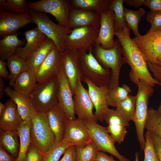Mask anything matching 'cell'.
Returning a JSON list of instances; mask_svg holds the SVG:
<instances>
[{
    "label": "cell",
    "instance_id": "48",
    "mask_svg": "<svg viewBox=\"0 0 161 161\" xmlns=\"http://www.w3.org/2000/svg\"><path fill=\"white\" fill-rule=\"evenodd\" d=\"M93 161H118L114 159L112 156H109L105 152L98 151Z\"/></svg>",
    "mask_w": 161,
    "mask_h": 161
},
{
    "label": "cell",
    "instance_id": "13",
    "mask_svg": "<svg viewBox=\"0 0 161 161\" xmlns=\"http://www.w3.org/2000/svg\"><path fill=\"white\" fill-rule=\"evenodd\" d=\"M133 39L147 62H158L161 56V30L140 35Z\"/></svg>",
    "mask_w": 161,
    "mask_h": 161
},
{
    "label": "cell",
    "instance_id": "27",
    "mask_svg": "<svg viewBox=\"0 0 161 161\" xmlns=\"http://www.w3.org/2000/svg\"><path fill=\"white\" fill-rule=\"evenodd\" d=\"M37 82L36 73L29 69L18 77L12 88L16 91L29 96Z\"/></svg>",
    "mask_w": 161,
    "mask_h": 161
},
{
    "label": "cell",
    "instance_id": "39",
    "mask_svg": "<svg viewBox=\"0 0 161 161\" xmlns=\"http://www.w3.org/2000/svg\"><path fill=\"white\" fill-rule=\"evenodd\" d=\"M76 146V161H93L98 151L93 141L83 147Z\"/></svg>",
    "mask_w": 161,
    "mask_h": 161
},
{
    "label": "cell",
    "instance_id": "41",
    "mask_svg": "<svg viewBox=\"0 0 161 161\" xmlns=\"http://www.w3.org/2000/svg\"><path fill=\"white\" fill-rule=\"evenodd\" d=\"M144 137L145 143L143 149V161H160L154 147L151 133L147 131Z\"/></svg>",
    "mask_w": 161,
    "mask_h": 161
},
{
    "label": "cell",
    "instance_id": "36",
    "mask_svg": "<svg viewBox=\"0 0 161 161\" xmlns=\"http://www.w3.org/2000/svg\"><path fill=\"white\" fill-rule=\"evenodd\" d=\"M145 129L161 139V115L157 110L152 108L148 109Z\"/></svg>",
    "mask_w": 161,
    "mask_h": 161
},
{
    "label": "cell",
    "instance_id": "30",
    "mask_svg": "<svg viewBox=\"0 0 161 161\" xmlns=\"http://www.w3.org/2000/svg\"><path fill=\"white\" fill-rule=\"evenodd\" d=\"M7 61L10 71L9 83V86L12 87L18 77L29 68L27 61L16 54L8 58Z\"/></svg>",
    "mask_w": 161,
    "mask_h": 161
},
{
    "label": "cell",
    "instance_id": "24",
    "mask_svg": "<svg viewBox=\"0 0 161 161\" xmlns=\"http://www.w3.org/2000/svg\"><path fill=\"white\" fill-rule=\"evenodd\" d=\"M49 126L55 138L56 143L63 139L68 119L58 104L46 113Z\"/></svg>",
    "mask_w": 161,
    "mask_h": 161
},
{
    "label": "cell",
    "instance_id": "43",
    "mask_svg": "<svg viewBox=\"0 0 161 161\" xmlns=\"http://www.w3.org/2000/svg\"><path fill=\"white\" fill-rule=\"evenodd\" d=\"M41 152L31 143L27 151L26 161H43Z\"/></svg>",
    "mask_w": 161,
    "mask_h": 161
},
{
    "label": "cell",
    "instance_id": "55",
    "mask_svg": "<svg viewBox=\"0 0 161 161\" xmlns=\"http://www.w3.org/2000/svg\"><path fill=\"white\" fill-rule=\"evenodd\" d=\"M157 110L158 112L161 115V102L160 103Z\"/></svg>",
    "mask_w": 161,
    "mask_h": 161
},
{
    "label": "cell",
    "instance_id": "2",
    "mask_svg": "<svg viewBox=\"0 0 161 161\" xmlns=\"http://www.w3.org/2000/svg\"><path fill=\"white\" fill-rule=\"evenodd\" d=\"M92 52L94 56L101 65L111 71V77L109 88L119 86L121 69L125 63L122 55L121 47L118 39L115 40L113 47L109 49H104L100 45L94 44Z\"/></svg>",
    "mask_w": 161,
    "mask_h": 161
},
{
    "label": "cell",
    "instance_id": "1",
    "mask_svg": "<svg viewBox=\"0 0 161 161\" xmlns=\"http://www.w3.org/2000/svg\"><path fill=\"white\" fill-rule=\"evenodd\" d=\"M130 34L129 28L115 32V35L121 47L125 62L131 68L129 73L131 81L137 86L141 80L152 87L159 85L151 74L144 55L133 39L130 37Z\"/></svg>",
    "mask_w": 161,
    "mask_h": 161
},
{
    "label": "cell",
    "instance_id": "15",
    "mask_svg": "<svg viewBox=\"0 0 161 161\" xmlns=\"http://www.w3.org/2000/svg\"><path fill=\"white\" fill-rule=\"evenodd\" d=\"M63 141L79 147L84 146L93 142L83 121L78 118L67 120Z\"/></svg>",
    "mask_w": 161,
    "mask_h": 161
},
{
    "label": "cell",
    "instance_id": "21",
    "mask_svg": "<svg viewBox=\"0 0 161 161\" xmlns=\"http://www.w3.org/2000/svg\"><path fill=\"white\" fill-rule=\"evenodd\" d=\"M5 94L15 102L23 121L31 120L36 114L37 112L29 96L16 91L10 86H6Z\"/></svg>",
    "mask_w": 161,
    "mask_h": 161
},
{
    "label": "cell",
    "instance_id": "14",
    "mask_svg": "<svg viewBox=\"0 0 161 161\" xmlns=\"http://www.w3.org/2000/svg\"><path fill=\"white\" fill-rule=\"evenodd\" d=\"M34 23L29 13L15 14L0 10V36L3 37L18 33V30L25 25Z\"/></svg>",
    "mask_w": 161,
    "mask_h": 161
},
{
    "label": "cell",
    "instance_id": "40",
    "mask_svg": "<svg viewBox=\"0 0 161 161\" xmlns=\"http://www.w3.org/2000/svg\"><path fill=\"white\" fill-rule=\"evenodd\" d=\"M72 145H74L64 141L59 143H56L48 153L43 156V161H59L66 149Z\"/></svg>",
    "mask_w": 161,
    "mask_h": 161
},
{
    "label": "cell",
    "instance_id": "17",
    "mask_svg": "<svg viewBox=\"0 0 161 161\" xmlns=\"http://www.w3.org/2000/svg\"><path fill=\"white\" fill-rule=\"evenodd\" d=\"M63 52L56 47L52 49L36 73L37 82L45 81L56 76L62 65Z\"/></svg>",
    "mask_w": 161,
    "mask_h": 161
},
{
    "label": "cell",
    "instance_id": "53",
    "mask_svg": "<svg viewBox=\"0 0 161 161\" xmlns=\"http://www.w3.org/2000/svg\"><path fill=\"white\" fill-rule=\"evenodd\" d=\"M5 104H3L1 101L0 102V115L2 114L5 108Z\"/></svg>",
    "mask_w": 161,
    "mask_h": 161
},
{
    "label": "cell",
    "instance_id": "9",
    "mask_svg": "<svg viewBox=\"0 0 161 161\" xmlns=\"http://www.w3.org/2000/svg\"><path fill=\"white\" fill-rule=\"evenodd\" d=\"M83 121L98 151L109 153L115 157L119 161H131L118 151L115 145L116 142L108 132L106 127L96 122Z\"/></svg>",
    "mask_w": 161,
    "mask_h": 161
},
{
    "label": "cell",
    "instance_id": "44",
    "mask_svg": "<svg viewBox=\"0 0 161 161\" xmlns=\"http://www.w3.org/2000/svg\"><path fill=\"white\" fill-rule=\"evenodd\" d=\"M148 68L152 73L153 77L161 87V62L152 64L147 63Z\"/></svg>",
    "mask_w": 161,
    "mask_h": 161
},
{
    "label": "cell",
    "instance_id": "7",
    "mask_svg": "<svg viewBox=\"0 0 161 161\" xmlns=\"http://www.w3.org/2000/svg\"><path fill=\"white\" fill-rule=\"evenodd\" d=\"M56 76L45 81L37 82L29 97L37 112L47 113L58 104Z\"/></svg>",
    "mask_w": 161,
    "mask_h": 161
},
{
    "label": "cell",
    "instance_id": "26",
    "mask_svg": "<svg viewBox=\"0 0 161 161\" xmlns=\"http://www.w3.org/2000/svg\"><path fill=\"white\" fill-rule=\"evenodd\" d=\"M20 143L18 131L0 129V146L16 159L19 152Z\"/></svg>",
    "mask_w": 161,
    "mask_h": 161
},
{
    "label": "cell",
    "instance_id": "3",
    "mask_svg": "<svg viewBox=\"0 0 161 161\" xmlns=\"http://www.w3.org/2000/svg\"><path fill=\"white\" fill-rule=\"evenodd\" d=\"M30 135L31 143L43 156L56 145L55 137L49 126L46 113L37 112L31 119Z\"/></svg>",
    "mask_w": 161,
    "mask_h": 161
},
{
    "label": "cell",
    "instance_id": "45",
    "mask_svg": "<svg viewBox=\"0 0 161 161\" xmlns=\"http://www.w3.org/2000/svg\"><path fill=\"white\" fill-rule=\"evenodd\" d=\"M76 145H72L66 148L62 158L59 161H76Z\"/></svg>",
    "mask_w": 161,
    "mask_h": 161
},
{
    "label": "cell",
    "instance_id": "5",
    "mask_svg": "<svg viewBox=\"0 0 161 161\" xmlns=\"http://www.w3.org/2000/svg\"><path fill=\"white\" fill-rule=\"evenodd\" d=\"M29 13L39 30L52 41L58 49L64 52L67 36L72 30L54 23L45 13L29 9Z\"/></svg>",
    "mask_w": 161,
    "mask_h": 161
},
{
    "label": "cell",
    "instance_id": "54",
    "mask_svg": "<svg viewBox=\"0 0 161 161\" xmlns=\"http://www.w3.org/2000/svg\"><path fill=\"white\" fill-rule=\"evenodd\" d=\"M135 161H139V154L138 152H136L135 154Z\"/></svg>",
    "mask_w": 161,
    "mask_h": 161
},
{
    "label": "cell",
    "instance_id": "56",
    "mask_svg": "<svg viewBox=\"0 0 161 161\" xmlns=\"http://www.w3.org/2000/svg\"><path fill=\"white\" fill-rule=\"evenodd\" d=\"M158 62H161V56L158 59Z\"/></svg>",
    "mask_w": 161,
    "mask_h": 161
},
{
    "label": "cell",
    "instance_id": "12",
    "mask_svg": "<svg viewBox=\"0 0 161 161\" xmlns=\"http://www.w3.org/2000/svg\"><path fill=\"white\" fill-rule=\"evenodd\" d=\"M80 79L78 80L73 94L75 114L79 119L97 122V120L93 113L94 106L88 89L84 87Z\"/></svg>",
    "mask_w": 161,
    "mask_h": 161
},
{
    "label": "cell",
    "instance_id": "49",
    "mask_svg": "<svg viewBox=\"0 0 161 161\" xmlns=\"http://www.w3.org/2000/svg\"><path fill=\"white\" fill-rule=\"evenodd\" d=\"M7 66L5 61L0 60V77L6 80H8L9 76Z\"/></svg>",
    "mask_w": 161,
    "mask_h": 161
},
{
    "label": "cell",
    "instance_id": "25",
    "mask_svg": "<svg viewBox=\"0 0 161 161\" xmlns=\"http://www.w3.org/2000/svg\"><path fill=\"white\" fill-rule=\"evenodd\" d=\"M55 47L56 46L52 41L47 38L26 61L29 69L36 73L51 50Z\"/></svg>",
    "mask_w": 161,
    "mask_h": 161
},
{
    "label": "cell",
    "instance_id": "42",
    "mask_svg": "<svg viewBox=\"0 0 161 161\" xmlns=\"http://www.w3.org/2000/svg\"><path fill=\"white\" fill-rule=\"evenodd\" d=\"M145 19L151 25L147 33L161 30V12L150 11L147 13Z\"/></svg>",
    "mask_w": 161,
    "mask_h": 161
},
{
    "label": "cell",
    "instance_id": "20",
    "mask_svg": "<svg viewBox=\"0 0 161 161\" xmlns=\"http://www.w3.org/2000/svg\"><path fill=\"white\" fill-rule=\"evenodd\" d=\"M24 35L26 40L25 46L18 47L15 54L26 61L47 38L37 27L25 31Z\"/></svg>",
    "mask_w": 161,
    "mask_h": 161
},
{
    "label": "cell",
    "instance_id": "18",
    "mask_svg": "<svg viewBox=\"0 0 161 161\" xmlns=\"http://www.w3.org/2000/svg\"><path fill=\"white\" fill-rule=\"evenodd\" d=\"M62 66L73 94L78 80L80 79L83 81L84 78L80 66L79 52L65 50Z\"/></svg>",
    "mask_w": 161,
    "mask_h": 161
},
{
    "label": "cell",
    "instance_id": "10",
    "mask_svg": "<svg viewBox=\"0 0 161 161\" xmlns=\"http://www.w3.org/2000/svg\"><path fill=\"white\" fill-rule=\"evenodd\" d=\"M100 27H85L71 30L67 37L65 50L88 51L97 38Z\"/></svg>",
    "mask_w": 161,
    "mask_h": 161
},
{
    "label": "cell",
    "instance_id": "19",
    "mask_svg": "<svg viewBox=\"0 0 161 161\" xmlns=\"http://www.w3.org/2000/svg\"><path fill=\"white\" fill-rule=\"evenodd\" d=\"M100 15V30L94 44L100 45L104 49H110L113 47L115 43L114 12L109 9Z\"/></svg>",
    "mask_w": 161,
    "mask_h": 161
},
{
    "label": "cell",
    "instance_id": "50",
    "mask_svg": "<svg viewBox=\"0 0 161 161\" xmlns=\"http://www.w3.org/2000/svg\"><path fill=\"white\" fill-rule=\"evenodd\" d=\"M0 161H16V159L0 146Z\"/></svg>",
    "mask_w": 161,
    "mask_h": 161
},
{
    "label": "cell",
    "instance_id": "47",
    "mask_svg": "<svg viewBox=\"0 0 161 161\" xmlns=\"http://www.w3.org/2000/svg\"><path fill=\"white\" fill-rule=\"evenodd\" d=\"M151 134L155 150L159 161H161V139L155 134L152 133Z\"/></svg>",
    "mask_w": 161,
    "mask_h": 161
},
{
    "label": "cell",
    "instance_id": "29",
    "mask_svg": "<svg viewBox=\"0 0 161 161\" xmlns=\"http://www.w3.org/2000/svg\"><path fill=\"white\" fill-rule=\"evenodd\" d=\"M111 0H71L72 8L91 12L100 15L109 10Z\"/></svg>",
    "mask_w": 161,
    "mask_h": 161
},
{
    "label": "cell",
    "instance_id": "33",
    "mask_svg": "<svg viewBox=\"0 0 161 161\" xmlns=\"http://www.w3.org/2000/svg\"><path fill=\"white\" fill-rule=\"evenodd\" d=\"M131 92L129 87L125 84L113 89L108 88L106 97L108 106L116 108L117 105L126 98Z\"/></svg>",
    "mask_w": 161,
    "mask_h": 161
},
{
    "label": "cell",
    "instance_id": "8",
    "mask_svg": "<svg viewBox=\"0 0 161 161\" xmlns=\"http://www.w3.org/2000/svg\"><path fill=\"white\" fill-rule=\"evenodd\" d=\"M27 6L29 10L52 15L58 24L69 28V16L73 8L70 0H41L27 2Z\"/></svg>",
    "mask_w": 161,
    "mask_h": 161
},
{
    "label": "cell",
    "instance_id": "31",
    "mask_svg": "<svg viewBox=\"0 0 161 161\" xmlns=\"http://www.w3.org/2000/svg\"><path fill=\"white\" fill-rule=\"evenodd\" d=\"M31 120L23 121L18 130L20 143L19 152L16 161H26L27 151L31 143Z\"/></svg>",
    "mask_w": 161,
    "mask_h": 161
},
{
    "label": "cell",
    "instance_id": "34",
    "mask_svg": "<svg viewBox=\"0 0 161 161\" xmlns=\"http://www.w3.org/2000/svg\"><path fill=\"white\" fill-rule=\"evenodd\" d=\"M123 12L128 27L131 29L136 37L140 36L138 30L139 23L145 13L144 9L140 8L137 10H134L124 7Z\"/></svg>",
    "mask_w": 161,
    "mask_h": 161
},
{
    "label": "cell",
    "instance_id": "16",
    "mask_svg": "<svg viewBox=\"0 0 161 161\" xmlns=\"http://www.w3.org/2000/svg\"><path fill=\"white\" fill-rule=\"evenodd\" d=\"M83 81L88 86L89 95L95 109V117L97 120L103 122L109 109L106 100L108 87L98 86L85 78Z\"/></svg>",
    "mask_w": 161,
    "mask_h": 161
},
{
    "label": "cell",
    "instance_id": "4",
    "mask_svg": "<svg viewBox=\"0 0 161 161\" xmlns=\"http://www.w3.org/2000/svg\"><path fill=\"white\" fill-rule=\"evenodd\" d=\"M137 86L135 111L133 121L135 125L140 148L142 150L145 143L144 132L148 117V100L154 92V89L153 87L143 80H140Z\"/></svg>",
    "mask_w": 161,
    "mask_h": 161
},
{
    "label": "cell",
    "instance_id": "51",
    "mask_svg": "<svg viewBox=\"0 0 161 161\" xmlns=\"http://www.w3.org/2000/svg\"><path fill=\"white\" fill-rule=\"evenodd\" d=\"M145 0H124L125 2L127 5L133 6L136 8L140 7L144 5Z\"/></svg>",
    "mask_w": 161,
    "mask_h": 161
},
{
    "label": "cell",
    "instance_id": "22",
    "mask_svg": "<svg viewBox=\"0 0 161 161\" xmlns=\"http://www.w3.org/2000/svg\"><path fill=\"white\" fill-rule=\"evenodd\" d=\"M5 108L0 115V127L3 130L18 131L23 120L16 105L11 99L5 103Z\"/></svg>",
    "mask_w": 161,
    "mask_h": 161
},
{
    "label": "cell",
    "instance_id": "52",
    "mask_svg": "<svg viewBox=\"0 0 161 161\" xmlns=\"http://www.w3.org/2000/svg\"><path fill=\"white\" fill-rule=\"evenodd\" d=\"M4 79L0 77V98H1L4 93L6 88Z\"/></svg>",
    "mask_w": 161,
    "mask_h": 161
},
{
    "label": "cell",
    "instance_id": "37",
    "mask_svg": "<svg viewBox=\"0 0 161 161\" xmlns=\"http://www.w3.org/2000/svg\"><path fill=\"white\" fill-rule=\"evenodd\" d=\"M0 9L15 14L29 13L25 0H0Z\"/></svg>",
    "mask_w": 161,
    "mask_h": 161
},
{
    "label": "cell",
    "instance_id": "11",
    "mask_svg": "<svg viewBox=\"0 0 161 161\" xmlns=\"http://www.w3.org/2000/svg\"><path fill=\"white\" fill-rule=\"evenodd\" d=\"M56 76L58 81V104L65 114L68 119L75 120L76 119L74 106L73 93L62 65Z\"/></svg>",
    "mask_w": 161,
    "mask_h": 161
},
{
    "label": "cell",
    "instance_id": "46",
    "mask_svg": "<svg viewBox=\"0 0 161 161\" xmlns=\"http://www.w3.org/2000/svg\"><path fill=\"white\" fill-rule=\"evenodd\" d=\"M144 5L152 12H161V0H145Z\"/></svg>",
    "mask_w": 161,
    "mask_h": 161
},
{
    "label": "cell",
    "instance_id": "6",
    "mask_svg": "<svg viewBox=\"0 0 161 161\" xmlns=\"http://www.w3.org/2000/svg\"><path fill=\"white\" fill-rule=\"evenodd\" d=\"M92 47L88 51L79 52L80 62L83 75L97 86L108 87L112 73L103 67L94 56Z\"/></svg>",
    "mask_w": 161,
    "mask_h": 161
},
{
    "label": "cell",
    "instance_id": "35",
    "mask_svg": "<svg viewBox=\"0 0 161 161\" xmlns=\"http://www.w3.org/2000/svg\"><path fill=\"white\" fill-rule=\"evenodd\" d=\"M136 96L130 94L117 105L116 110L128 121H133L135 114Z\"/></svg>",
    "mask_w": 161,
    "mask_h": 161
},
{
    "label": "cell",
    "instance_id": "38",
    "mask_svg": "<svg viewBox=\"0 0 161 161\" xmlns=\"http://www.w3.org/2000/svg\"><path fill=\"white\" fill-rule=\"evenodd\" d=\"M106 129L116 142L121 144L124 140L127 133L126 127L123 126L122 123L117 120L111 121L107 123Z\"/></svg>",
    "mask_w": 161,
    "mask_h": 161
},
{
    "label": "cell",
    "instance_id": "32",
    "mask_svg": "<svg viewBox=\"0 0 161 161\" xmlns=\"http://www.w3.org/2000/svg\"><path fill=\"white\" fill-rule=\"evenodd\" d=\"M124 0H111L109 9L114 12V25L115 32L129 28L123 12Z\"/></svg>",
    "mask_w": 161,
    "mask_h": 161
},
{
    "label": "cell",
    "instance_id": "23",
    "mask_svg": "<svg viewBox=\"0 0 161 161\" xmlns=\"http://www.w3.org/2000/svg\"><path fill=\"white\" fill-rule=\"evenodd\" d=\"M100 15L73 8L70 14L69 28L71 30L85 27H100Z\"/></svg>",
    "mask_w": 161,
    "mask_h": 161
},
{
    "label": "cell",
    "instance_id": "28",
    "mask_svg": "<svg viewBox=\"0 0 161 161\" xmlns=\"http://www.w3.org/2000/svg\"><path fill=\"white\" fill-rule=\"evenodd\" d=\"M18 33L7 35L0 40V60L4 61L14 55L17 49L23 45L24 40L18 38Z\"/></svg>",
    "mask_w": 161,
    "mask_h": 161
}]
</instances>
